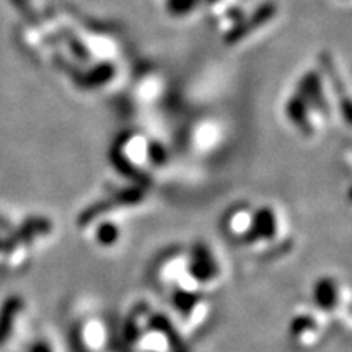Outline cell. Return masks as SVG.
I'll use <instances>...</instances> for the list:
<instances>
[{"mask_svg":"<svg viewBox=\"0 0 352 352\" xmlns=\"http://www.w3.org/2000/svg\"><path fill=\"white\" fill-rule=\"evenodd\" d=\"M314 308L328 321H336L346 329L351 328V289L336 276H324L318 279L311 290Z\"/></svg>","mask_w":352,"mask_h":352,"instance_id":"cell-1","label":"cell"},{"mask_svg":"<svg viewBox=\"0 0 352 352\" xmlns=\"http://www.w3.org/2000/svg\"><path fill=\"white\" fill-rule=\"evenodd\" d=\"M170 305V315L186 336L204 328L212 314L209 294L199 289H171Z\"/></svg>","mask_w":352,"mask_h":352,"instance_id":"cell-2","label":"cell"},{"mask_svg":"<svg viewBox=\"0 0 352 352\" xmlns=\"http://www.w3.org/2000/svg\"><path fill=\"white\" fill-rule=\"evenodd\" d=\"M188 272L206 294L217 290L226 277L222 258L217 250L208 243H197L188 250Z\"/></svg>","mask_w":352,"mask_h":352,"instance_id":"cell-3","label":"cell"},{"mask_svg":"<svg viewBox=\"0 0 352 352\" xmlns=\"http://www.w3.org/2000/svg\"><path fill=\"white\" fill-rule=\"evenodd\" d=\"M327 316L314 307H305L292 315L289 323V336L298 349L311 351L318 347L327 336Z\"/></svg>","mask_w":352,"mask_h":352,"instance_id":"cell-4","label":"cell"},{"mask_svg":"<svg viewBox=\"0 0 352 352\" xmlns=\"http://www.w3.org/2000/svg\"><path fill=\"white\" fill-rule=\"evenodd\" d=\"M285 230L274 214L264 212L254 215L253 227L243 243L253 254H270L284 243Z\"/></svg>","mask_w":352,"mask_h":352,"instance_id":"cell-5","label":"cell"},{"mask_svg":"<svg viewBox=\"0 0 352 352\" xmlns=\"http://www.w3.org/2000/svg\"><path fill=\"white\" fill-rule=\"evenodd\" d=\"M74 338L80 352H114L107 321L98 315L82 316L76 323Z\"/></svg>","mask_w":352,"mask_h":352,"instance_id":"cell-6","label":"cell"},{"mask_svg":"<svg viewBox=\"0 0 352 352\" xmlns=\"http://www.w3.org/2000/svg\"><path fill=\"white\" fill-rule=\"evenodd\" d=\"M188 272V250L173 248L162 254L153 267V279L162 289H173Z\"/></svg>","mask_w":352,"mask_h":352,"instance_id":"cell-7","label":"cell"},{"mask_svg":"<svg viewBox=\"0 0 352 352\" xmlns=\"http://www.w3.org/2000/svg\"><path fill=\"white\" fill-rule=\"evenodd\" d=\"M153 308L148 305L147 302L138 303L127 315L126 323H124V331H122V340H124V346L127 351L134 352L138 347L140 338L145 333V329L148 328L152 318Z\"/></svg>","mask_w":352,"mask_h":352,"instance_id":"cell-8","label":"cell"},{"mask_svg":"<svg viewBox=\"0 0 352 352\" xmlns=\"http://www.w3.org/2000/svg\"><path fill=\"white\" fill-rule=\"evenodd\" d=\"M253 219L254 215L250 214L248 210L239 209L233 210V212L226 219V223H223V232L227 233L228 239L239 240L243 243L246 236L250 235L253 227Z\"/></svg>","mask_w":352,"mask_h":352,"instance_id":"cell-9","label":"cell"},{"mask_svg":"<svg viewBox=\"0 0 352 352\" xmlns=\"http://www.w3.org/2000/svg\"><path fill=\"white\" fill-rule=\"evenodd\" d=\"M121 230L111 223H103L96 228L95 232V243L101 246V250H113L120 243Z\"/></svg>","mask_w":352,"mask_h":352,"instance_id":"cell-10","label":"cell"},{"mask_svg":"<svg viewBox=\"0 0 352 352\" xmlns=\"http://www.w3.org/2000/svg\"><path fill=\"white\" fill-rule=\"evenodd\" d=\"M30 352H60V347L54 338L39 336L30 347Z\"/></svg>","mask_w":352,"mask_h":352,"instance_id":"cell-11","label":"cell"}]
</instances>
